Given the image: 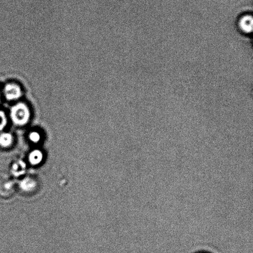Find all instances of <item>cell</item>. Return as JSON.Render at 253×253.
I'll return each instance as SVG.
<instances>
[{"mask_svg": "<svg viewBox=\"0 0 253 253\" xmlns=\"http://www.w3.org/2000/svg\"><path fill=\"white\" fill-rule=\"evenodd\" d=\"M4 95L7 100L14 101L18 100L22 96L21 86L16 84H7L4 86Z\"/></svg>", "mask_w": 253, "mask_h": 253, "instance_id": "3957f363", "label": "cell"}, {"mask_svg": "<svg viewBox=\"0 0 253 253\" xmlns=\"http://www.w3.org/2000/svg\"><path fill=\"white\" fill-rule=\"evenodd\" d=\"M30 138L32 141H34V142H37L40 140V135L37 132H32L30 135Z\"/></svg>", "mask_w": 253, "mask_h": 253, "instance_id": "ba28073f", "label": "cell"}, {"mask_svg": "<svg viewBox=\"0 0 253 253\" xmlns=\"http://www.w3.org/2000/svg\"><path fill=\"white\" fill-rule=\"evenodd\" d=\"M0 102H1V96H0Z\"/></svg>", "mask_w": 253, "mask_h": 253, "instance_id": "9c48e42d", "label": "cell"}, {"mask_svg": "<svg viewBox=\"0 0 253 253\" xmlns=\"http://www.w3.org/2000/svg\"><path fill=\"white\" fill-rule=\"evenodd\" d=\"M7 119L6 115L2 111H0V130H2V128L6 126Z\"/></svg>", "mask_w": 253, "mask_h": 253, "instance_id": "8992f818", "label": "cell"}, {"mask_svg": "<svg viewBox=\"0 0 253 253\" xmlns=\"http://www.w3.org/2000/svg\"><path fill=\"white\" fill-rule=\"evenodd\" d=\"M42 160V154L38 150L34 151L29 156V161L32 165H37Z\"/></svg>", "mask_w": 253, "mask_h": 253, "instance_id": "277c9868", "label": "cell"}, {"mask_svg": "<svg viewBox=\"0 0 253 253\" xmlns=\"http://www.w3.org/2000/svg\"><path fill=\"white\" fill-rule=\"evenodd\" d=\"M34 183L33 181L31 180H25L22 183V187L24 190H30L31 188L33 187Z\"/></svg>", "mask_w": 253, "mask_h": 253, "instance_id": "52a82bcc", "label": "cell"}, {"mask_svg": "<svg viewBox=\"0 0 253 253\" xmlns=\"http://www.w3.org/2000/svg\"><path fill=\"white\" fill-rule=\"evenodd\" d=\"M12 140V135L9 133H2L0 135V145L6 147L10 145Z\"/></svg>", "mask_w": 253, "mask_h": 253, "instance_id": "5b68a950", "label": "cell"}, {"mask_svg": "<svg viewBox=\"0 0 253 253\" xmlns=\"http://www.w3.org/2000/svg\"><path fill=\"white\" fill-rule=\"evenodd\" d=\"M10 116L15 125L22 126L29 122L31 113L26 103L20 102L12 106Z\"/></svg>", "mask_w": 253, "mask_h": 253, "instance_id": "6da1fadb", "label": "cell"}, {"mask_svg": "<svg viewBox=\"0 0 253 253\" xmlns=\"http://www.w3.org/2000/svg\"><path fill=\"white\" fill-rule=\"evenodd\" d=\"M237 27L240 33L244 36L252 35L253 31V16L252 13L246 12L238 19Z\"/></svg>", "mask_w": 253, "mask_h": 253, "instance_id": "7a4b0ae2", "label": "cell"}]
</instances>
